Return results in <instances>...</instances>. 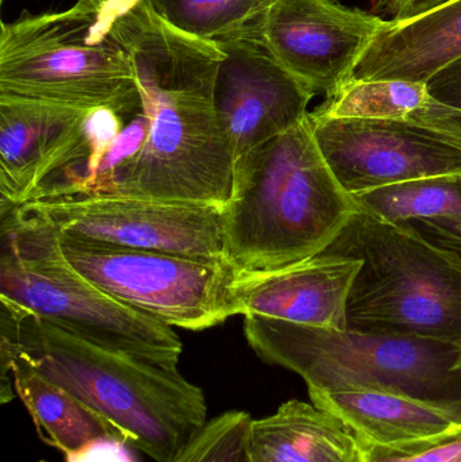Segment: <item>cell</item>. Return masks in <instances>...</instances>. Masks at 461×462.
I'll list each match as a JSON object with an SVG mask.
<instances>
[{"label": "cell", "mask_w": 461, "mask_h": 462, "mask_svg": "<svg viewBox=\"0 0 461 462\" xmlns=\"http://www.w3.org/2000/svg\"><path fill=\"white\" fill-rule=\"evenodd\" d=\"M114 34L132 60L149 132L113 197L224 208L235 159L214 107L221 45L171 26L146 0H122Z\"/></svg>", "instance_id": "cell-1"}, {"label": "cell", "mask_w": 461, "mask_h": 462, "mask_svg": "<svg viewBox=\"0 0 461 462\" xmlns=\"http://www.w3.org/2000/svg\"><path fill=\"white\" fill-rule=\"evenodd\" d=\"M0 303V360L26 361L152 460L170 462L208 422L205 393L178 369L102 349L5 299Z\"/></svg>", "instance_id": "cell-2"}, {"label": "cell", "mask_w": 461, "mask_h": 462, "mask_svg": "<svg viewBox=\"0 0 461 462\" xmlns=\"http://www.w3.org/2000/svg\"><path fill=\"white\" fill-rule=\"evenodd\" d=\"M359 210L322 156L308 116L235 160L222 208L225 258L238 273L295 265L321 254Z\"/></svg>", "instance_id": "cell-3"}, {"label": "cell", "mask_w": 461, "mask_h": 462, "mask_svg": "<svg viewBox=\"0 0 461 462\" xmlns=\"http://www.w3.org/2000/svg\"><path fill=\"white\" fill-rule=\"evenodd\" d=\"M122 0H78L60 13L24 11L0 29V95L78 110L143 108L134 68L114 34Z\"/></svg>", "instance_id": "cell-4"}, {"label": "cell", "mask_w": 461, "mask_h": 462, "mask_svg": "<svg viewBox=\"0 0 461 462\" xmlns=\"http://www.w3.org/2000/svg\"><path fill=\"white\" fill-rule=\"evenodd\" d=\"M0 299L95 346L178 369L183 344L173 328L84 279L54 227L26 205L2 214Z\"/></svg>", "instance_id": "cell-5"}, {"label": "cell", "mask_w": 461, "mask_h": 462, "mask_svg": "<svg viewBox=\"0 0 461 462\" xmlns=\"http://www.w3.org/2000/svg\"><path fill=\"white\" fill-rule=\"evenodd\" d=\"M322 253L362 261L346 328L461 344V269L408 227L359 210Z\"/></svg>", "instance_id": "cell-6"}, {"label": "cell", "mask_w": 461, "mask_h": 462, "mask_svg": "<svg viewBox=\"0 0 461 462\" xmlns=\"http://www.w3.org/2000/svg\"><path fill=\"white\" fill-rule=\"evenodd\" d=\"M246 341L270 365L305 380L309 391L379 390L461 401L459 344L335 330L246 315Z\"/></svg>", "instance_id": "cell-7"}, {"label": "cell", "mask_w": 461, "mask_h": 462, "mask_svg": "<svg viewBox=\"0 0 461 462\" xmlns=\"http://www.w3.org/2000/svg\"><path fill=\"white\" fill-rule=\"evenodd\" d=\"M65 260L111 298L171 328L200 331L238 315V272L226 261L60 238Z\"/></svg>", "instance_id": "cell-8"}, {"label": "cell", "mask_w": 461, "mask_h": 462, "mask_svg": "<svg viewBox=\"0 0 461 462\" xmlns=\"http://www.w3.org/2000/svg\"><path fill=\"white\" fill-rule=\"evenodd\" d=\"M24 205L68 241L226 261L222 208L214 206L130 197L61 198Z\"/></svg>", "instance_id": "cell-9"}, {"label": "cell", "mask_w": 461, "mask_h": 462, "mask_svg": "<svg viewBox=\"0 0 461 462\" xmlns=\"http://www.w3.org/2000/svg\"><path fill=\"white\" fill-rule=\"evenodd\" d=\"M330 171L349 195L430 176L460 175L461 153L409 119L309 114Z\"/></svg>", "instance_id": "cell-10"}, {"label": "cell", "mask_w": 461, "mask_h": 462, "mask_svg": "<svg viewBox=\"0 0 461 462\" xmlns=\"http://www.w3.org/2000/svg\"><path fill=\"white\" fill-rule=\"evenodd\" d=\"M384 22L336 0H273L260 43L314 94L330 97L354 79Z\"/></svg>", "instance_id": "cell-11"}, {"label": "cell", "mask_w": 461, "mask_h": 462, "mask_svg": "<svg viewBox=\"0 0 461 462\" xmlns=\"http://www.w3.org/2000/svg\"><path fill=\"white\" fill-rule=\"evenodd\" d=\"M218 43L225 57L217 75L214 107L235 162L308 118L316 94L287 72L262 43Z\"/></svg>", "instance_id": "cell-12"}, {"label": "cell", "mask_w": 461, "mask_h": 462, "mask_svg": "<svg viewBox=\"0 0 461 462\" xmlns=\"http://www.w3.org/2000/svg\"><path fill=\"white\" fill-rule=\"evenodd\" d=\"M359 258L321 254L272 272L238 273V315H259L313 328H346V303Z\"/></svg>", "instance_id": "cell-13"}, {"label": "cell", "mask_w": 461, "mask_h": 462, "mask_svg": "<svg viewBox=\"0 0 461 462\" xmlns=\"http://www.w3.org/2000/svg\"><path fill=\"white\" fill-rule=\"evenodd\" d=\"M88 111L0 95V213L24 205L64 159Z\"/></svg>", "instance_id": "cell-14"}, {"label": "cell", "mask_w": 461, "mask_h": 462, "mask_svg": "<svg viewBox=\"0 0 461 462\" xmlns=\"http://www.w3.org/2000/svg\"><path fill=\"white\" fill-rule=\"evenodd\" d=\"M309 396L367 448L403 449L448 439L461 429V401L379 390L309 391Z\"/></svg>", "instance_id": "cell-15"}, {"label": "cell", "mask_w": 461, "mask_h": 462, "mask_svg": "<svg viewBox=\"0 0 461 462\" xmlns=\"http://www.w3.org/2000/svg\"><path fill=\"white\" fill-rule=\"evenodd\" d=\"M461 57V0H447L408 19L384 22L354 80L427 83Z\"/></svg>", "instance_id": "cell-16"}, {"label": "cell", "mask_w": 461, "mask_h": 462, "mask_svg": "<svg viewBox=\"0 0 461 462\" xmlns=\"http://www.w3.org/2000/svg\"><path fill=\"white\" fill-rule=\"evenodd\" d=\"M248 448L251 462H365L367 453L341 420L300 401L252 420Z\"/></svg>", "instance_id": "cell-17"}, {"label": "cell", "mask_w": 461, "mask_h": 462, "mask_svg": "<svg viewBox=\"0 0 461 462\" xmlns=\"http://www.w3.org/2000/svg\"><path fill=\"white\" fill-rule=\"evenodd\" d=\"M0 372V402L5 404L13 401L14 396H18L32 417L41 439L64 455L76 452L103 437L124 441L119 431L105 418L72 393L41 376L22 358L16 356L3 358Z\"/></svg>", "instance_id": "cell-18"}, {"label": "cell", "mask_w": 461, "mask_h": 462, "mask_svg": "<svg viewBox=\"0 0 461 462\" xmlns=\"http://www.w3.org/2000/svg\"><path fill=\"white\" fill-rule=\"evenodd\" d=\"M273 0H146L171 26L202 40L254 41Z\"/></svg>", "instance_id": "cell-19"}, {"label": "cell", "mask_w": 461, "mask_h": 462, "mask_svg": "<svg viewBox=\"0 0 461 462\" xmlns=\"http://www.w3.org/2000/svg\"><path fill=\"white\" fill-rule=\"evenodd\" d=\"M351 197L360 210L390 224L461 217V176L414 179Z\"/></svg>", "instance_id": "cell-20"}, {"label": "cell", "mask_w": 461, "mask_h": 462, "mask_svg": "<svg viewBox=\"0 0 461 462\" xmlns=\"http://www.w3.org/2000/svg\"><path fill=\"white\" fill-rule=\"evenodd\" d=\"M429 100L425 83L352 79L314 113L330 118L408 119Z\"/></svg>", "instance_id": "cell-21"}, {"label": "cell", "mask_w": 461, "mask_h": 462, "mask_svg": "<svg viewBox=\"0 0 461 462\" xmlns=\"http://www.w3.org/2000/svg\"><path fill=\"white\" fill-rule=\"evenodd\" d=\"M252 417L245 411H226L205 428L170 462H251L249 429Z\"/></svg>", "instance_id": "cell-22"}, {"label": "cell", "mask_w": 461, "mask_h": 462, "mask_svg": "<svg viewBox=\"0 0 461 462\" xmlns=\"http://www.w3.org/2000/svg\"><path fill=\"white\" fill-rule=\"evenodd\" d=\"M365 462H461V433L403 449L365 447Z\"/></svg>", "instance_id": "cell-23"}, {"label": "cell", "mask_w": 461, "mask_h": 462, "mask_svg": "<svg viewBox=\"0 0 461 462\" xmlns=\"http://www.w3.org/2000/svg\"><path fill=\"white\" fill-rule=\"evenodd\" d=\"M398 225L438 247L461 269V217L413 219Z\"/></svg>", "instance_id": "cell-24"}, {"label": "cell", "mask_w": 461, "mask_h": 462, "mask_svg": "<svg viewBox=\"0 0 461 462\" xmlns=\"http://www.w3.org/2000/svg\"><path fill=\"white\" fill-rule=\"evenodd\" d=\"M408 119L430 130L436 137L461 153V110L430 99L424 107L410 114Z\"/></svg>", "instance_id": "cell-25"}, {"label": "cell", "mask_w": 461, "mask_h": 462, "mask_svg": "<svg viewBox=\"0 0 461 462\" xmlns=\"http://www.w3.org/2000/svg\"><path fill=\"white\" fill-rule=\"evenodd\" d=\"M130 448L121 439L103 437L65 455V462H137Z\"/></svg>", "instance_id": "cell-26"}, {"label": "cell", "mask_w": 461, "mask_h": 462, "mask_svg": "<svg viewBox=\"0 0 461 462\" xmlns=\"http://www.w3.org/2000/svg\"><path fill=\"white\" fill-rule=\"evenodd\" d=\"M430 99L461 110V57L427 81Z\"/></svg>", "instance_id": "cell-27"}, {"label": "cell", "mask_w": 461, "mask_h": 462, "mask_svg": "<svg viewBox=\"0 0 461 462\" xmlns=\"http://www.w3.org/2000/svg\"><path fill=\"white\" fill-rule=\"evenodd\" d=\"M370 2L371 13L379 16V14L392 15V19L401 15L409 0H368Z\"/></svg>", "instance_id": "cell-28"}, {"label": "cell", "mask_w": 461, "mask_h": 462, "mask_svg": "<svg viewBox=\"0 0 461 462\" xmlns=\"http://www.w3.org/2000/svg\"><path fill=\"white\" fill-rule=\"evenodd\" d=\"M444 2H447V0H409L405 10L395 19L411 18V16L425 13V11L430 10V8L436 7V5H441Z\"/></svg>", "instance_id": "cell-29"}, {"label": "cell", "mask_w": 461, "mask_h": 462, "mask_svg": "<svg viewBox=\"0 0 461 462\" xmlns=\"http://www.w3.org/2000/svg\"><path fill=\"white\" fill-rule=\"evenodd\" d=\"M455 368L461 372V344H459V356H457L456 366Z\"/></svg>", "instance_id": "cell-30"}, {"label": "cell", "mask_w": 461, "mask_h": 462, "mask_svg": "<svg viewBox=\"0 0 461 462\" xmlns=\"http://www.w3.org/2000/svg\"><path fill=\"white\" fill-rule=\"evenodd\" d=\"M457 433H461V429H460V430H459V431H457Z\"/></svg>", "instance_id": "cell-31"}, {"label": "cell", "mask_w": 461, "mask_h": 462, "mask_svg": "<svg viewBox=\"0 0 461 462\" xmlns=\"http://www.w3.org/2000/svg\"><path fill=\"white\" fill-rule=\"evenodd\" d=\"M2 2H3V0H2Z\"/></svg>", "instance_id": "cell-32"}]
</instances>
